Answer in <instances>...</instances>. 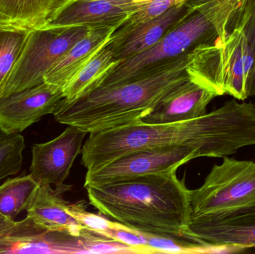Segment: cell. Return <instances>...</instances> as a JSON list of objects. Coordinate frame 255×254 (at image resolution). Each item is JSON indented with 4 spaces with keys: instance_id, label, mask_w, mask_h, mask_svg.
Here are the masks:
<instances>
[{
    "instance_id": "cell-20",
    "label": "cell",
    "mask_w": 255,
    "mask_h": 254,
    "mask_svg": "<svg viewBox=\"0 0 255 254\" xmlns=\"http://www.w3.org/2000/svg\"><path fill=\"white\" fill-rule=\"evenodd\" d=\"M39 185L30 174L6 180L0 186V214L14 220L26 210Z\"/></svg>"
},
{
    "instance_id": "cell-12",
    "label": "cell",
    "mask_w": 255,
    "mask_h": 254,
    "mask_svg": "<svg viewBox=\"0 0 255 254\" xmlns=\"http://www.w3.org/2000/svg\"><path fill=\"white\" fill-rule=\"evenodd\" d=\"M151 0H70L43 28L121 26Z\"/></svg>"
},
{
    "instance_id": "cell-28",
    "label": "cell",
    "mask_w": 255,
    "mask_h": 254,
    "mask_svg": "<svg viewBox=\"0 0 255 254\" xmlns=\"http://www.w3.org/2000/svg\"><path fill=\"white\" fill-rule=\"evenodd\" d=\"M213 1H214V0H188L185 4H187L190 8L193 9V10H196V8L200 7V6L208 4V3Z\"/></svg>"
},
{
    "instance_id": "cell-5",
    "label": "cell",
    "mask_w": 255,
    "mask_h": 254,
    "mask_svg": "<svg viewBox=\"0 0 255 254\" xmlns=\"http://www.w3.org/2000/svg\"><path fill=\"white\" fill-rule=\"evenodd\" d=\"M217 37V31L208 18L199 10H192L155 45L121 61L90 89L147 76L199 45Z\"/></svg>"
},
{
    "instance_id": "cell-1",
    "label": "cell",
    "mask_w": 255,
    "mask_h": 254,
    "mask_svg": "<svg viewBox=\"0 0 255 254\" xmlns=\"http://www.w3.org/2000/svg\"><path fill=\"white\" fill-rule=\"evenodd\" d=\"M188 146L199 158H225L255 146V105L230 100L200 117L181 122L130 125L91 133L82 164L94 171L123 155L148 148Z\"/></svg>"
},
{
    "instance_id": "cell-15",
    "label": "cell",
    "mask_w": 255,
    "mask_h": 254,
    "mask_svg": "<svg viewBox=\"0 0 255 254\" xmlns=\"http://www.w3.org/2000/svg\"><path fill=\"white\" fill-rule=\"evenodd\" d=\"M193 10L186 4L174 6L154 19L139 24L109 43L116 61H121L145 52L161 40Z\"/></svg>"
},
{
    "instance_id": "cell-21",
    "label": "cell",
    "mask_w": 255,
    "mask_h": 254,
    "mask_svg": "<svg viewBox=\"0 0 255 254\" xmlns=\"http://www.w3.org/2000/svg\"><path fill=\"white\" fill-rule=\"evenodd\" d=\"M30 31L0 25V89L8 79Z\"/></svg>"
},
{
    "instance_id": "cell-18",
    "label": "cell",
    "mask_w": 255,
    "mask_h": 254,
    "mask_svg": "<svg viewBox=\"0 0 255 254\" xmlns=\"http://www.w3.org/2000/svg\"><path fill=\"white\" fill-rule=\"evenodd\" d=\"M70 0H0V25L19 29L43 28Z\"/></svg>"
},
{
    "instance_id": "cell-17",
    "label": "cell",
    "mask_w": 255,
    "mask_h": 254,
    "mask_svg": "<svg viewBox=\"0 0 255 254\" xmlns=\"http://www.w3.org/2000/svg\"><path fill=\"white\" fill-rule=\"evenodd\" d=\"M64 192L50 185H39L26 216L46 229L81 237L84 228L69 213L70 203L63 198Z\"/></svg>"
},
{
    "instance_id": "cell-23",
    "label": "cell",
    "mask_w": 255,
    "mask_h": 254,
    "mask_svg": "<svg viewBox=\"0 0 255 254\" xmlns=\"http://www.w3.org/2000/svg\"><path fill=\"white\" fill-rule=\"evenodd\" d=\"M141 234L146 243L148 254L208 253L211 250L206 246L180 237L145 232H141Z\"/></svg>"
},
{
    "instance_id": "cell-8",
    "label": "cell",
    "mask_w": 255,
    "mask_h": 254,
    "mask_svg": "<svg viewBox=\"0 0 255 254\" xmlns=\"http://www.w3.org/2000/svg\"><path fill=\"white\" fill-rule=\"evenodd\" d=\"M198 158L197 151L188 146H166L134 151L98 170L88 171L84 186H101L146 174L178 170L181 166Z\"/></svg>"
},
{
    "instance_id": "cell-9",
    "label": "cell",
    "mask_w": 255,
    "mask_h": 254,
    "mask_svg": "<svg viewBox=\"0 0 255 254\" xmlns=\"http://www.w3.org/2000/svg\"><path fill=\"white\" fill-rule=\"evenodd\" d=\"M88 133L73 125L56 138L32 146L30 174L40 185H50L61 190L71 189L64 184L75 160L82 152Z\"/></svg>"
},
{
    "instance_id": "cell-25",
    "label": "cell",
    "mask_w": 255,
    "mask_h": 254,
    "mask_svg": "<svg viewBox=\"0 0 255 254\" xmlns=\"http://www.w3.org/2000/svg\"><path fill=\"white\" fill-rule=\"evenodd\" d=\"M241 28L255 49V0H246L237 16L233 28Z\"/></svg>"
},
{
    "instance_id": "cell-10",
    "label": "cell",
    "mask_w": 255,
    "mask_h": 254,
    "mask_svg": "<svg viewBox=\"0 0 255 254\" xmlns=\"http://www.w3.org/2000/svg\"><path fill=\"white\" fill-rule=\"evenodd\" d=\"M183 239L213 249L255 247V207L214 217L195 218Z\"/></svg>"
},
{
    "instance_id": "cell-27",
    "label": "cell",
    "mask_w": 255,
    "mask_h": 254,
    "mask_svg": "<svg viewBox=\"0 0 255 254\" xmlns=\"http://www.w3.org/2000/svg\"><path fill=\"white\" fill-rule=\"evenodd\" d=\"M248 96H255V55L253 69L250 73V81H249Z\"/></svg>"
},
{
    "instance_id": "cell-4",
    "label": "cell",
    "mask_w": 255,
    "mask_h": 254,
    "mask_svg": "<svg viewBox=\"0 0 255 254\" xmlns=\"http://www.w3.org/2000/svg\"><path fill=\"white\" fill-rule=\"evenodd\" d=\"M255 55L244 31L235 28L224 40L217 37L192 49L187 70L192 80L217 96L229 95L244 101L249 98Z\"/></svg>"
},
{
    "instance_id": "cell-14",
    "label": "cell",
    "mask_w": 255,
    "mask_h": 254,
    "mask_svg": "<svg viewBox=\"0 0 255 254\" xmlns=\"http://www.w3.org/2000/svg\"><path fill=\"white\" fill-rule=\"evenodd\" d=\"M216 97L214 92L190 79L166 95L142 122L170 123L200 117Z\"/></svg>"
},
{
    "instance_id": "cell-26",
    "label": "cell",
    "mask_w": 255,
    "mask_h": 254,
    "mask_svg": "<svg viewBox=\"0 0 255 254\" xmlns=\"http://www.w3.org/2000/svg\"><path fill=\"white\" fill-rule=\"evenodd\" d=\"M14 221L9 220L0 214V236L7 233L14 225Z\"/></svg>"
},
{
    "instance_id": "cell-24",
    "label": "cell",
    "mask_w": 255,
    "mask_h": 254,
    "mask_svg": "<svg viewBox=\"0 0 255 254\" xmlns=\"http://www.w3.org/2000/svg\"><path fill=\"white\" fill-rule=\"evenodd\" d=\"M187 1L188 0H151L143 7L133 13L114 33L112 38H119L133 27L163 14L164 12L174 6L185 4Z\"/></svg>"
},
{
    "instance_id": "cell-11",
    "label": "cell",
    "mask_w": 255,
    "mask_h": 254,
    "mask_svg": "<svg viewBox=\"0 0 255 254\" xmlns=\"http://www.w3.org/2000/svg\"><path fill=\"white\" fill-rule=\"evenodd\" d=\"M64 98L62 88L43 82L0 98V129L19 134L47 114Z\"/></svg>"
},
{
    "instance_id": "cell-19",
    "label": "cell",
    "mask_w": 255,
    "mask_h": 254,
    "mask_svg": "<svg viewBox=\"0 0 255 254\" xmlns=\"http://www.w3.org/2000/svg\"><path fill=\"white\" fill-rule=\"evenodd\" d=\"M109 43L63 88L64 98L74 99L91 89L102 78L120 64Z\"/></svg>"
},
{
    "instance_id": "cell-13",
    "label": "cell",
    "mask_w": 255,
    "mask_h": 254,
    "mask_svg": "<svg viewBox=\"0 0 255 254\" xmlns=\"http://www.w3.org/2000/svg\"><path fill=\"white\" fill-rule=\"evenodd\" d=\"M85 254L83 237L50 231L26 216L0 236V254Z\"/></svg>"
},
{
    "instance_id": "cell-16",
    "label": "cell",
    "mask_w": 255,
    "mask_h": 254,
    "mask_svg": "<svg viewBox=\"0 0 255 254\" xmlns=\"http://www.w3.org/2000/svg\"><path fill=\"white\" fill-rule=\"evenodd\" d=\"M119 25L95 27L76 43L44 76V82L63 88L110 41Z\"/></svg>"
},
{
    "instance_id": "cell-2",
    "label": "cell",
    "mask_w": 255,
    "mask_h": 254,
    "mask_svg": "<svg viewBox=\"0 0 255 254\" xmlns=\"http://www.w3.org/2000/svg\"><path fill=\"white\" fill-rule=\"evenodd\" d=\"M190 51L147 76L98 86L74 99L62 98L54 118L88 134L142 121L169 92L191 79L187 70Z\"/></svg>"
},
{
    "instance_id": "cell-7",
    "label": "cell",
    "mask_w": 255,
    "mask_h": 254,
    "mask_svg": "<svg viewBox=\"0 0 255 254\" xmlns=\"http://www.w3.org/2000/svg\"><path fill=\"white\" fill-rule=\"evenodd\" d=\"M92 28L60 27L30 31L8 79L0 89V98L44 82L47 72Z\"/></svg>"
},
{
    "instance_id": "cell-22",
    "label": "cell",
    "mask_w": 255,
    "mask_h": 254,
    "mask_svg": "<svg viewBox=\"0 0 255 254\" xmlns=\"http://www.w3.org/2000/svg\"><path fill=\"white\" fill-rule=\"evenodd\" d=\"M25 141L19 134H7L0 129V180L20 171Z\"/></svg>"
},
{
    "instance_id": "cell-3",
    "label": "cell",
    "mask_w": 255,
    "mask_h": 254,
    "mask_svg": "<svg viewBox=\"0 0 255 254\" xmlns=\"http://www.w3.org/2000/svg\"><path fill=\"white\" fill-rule=\"evenodd\" d=\"M85 188L100 214L141 232L183 238L191 219L190 189L177 170Z\"/></svg>"
},
{
    "instance_id": "cell-6",
    "label": "cell",
    "mask_w": 255,
    "mask_h": 254,
    "mask_svg": "<svg viewBox=\"0 0 255 254\" xmlns=\"http://www.w3.org/2000/svg\"><path fill=\"white\" fill-rule=\"evenodd\" d=\"M191 219L255 207V162L229 157L215 164L203 184L190 190Z\"/></svg>"
}]
</instances>
